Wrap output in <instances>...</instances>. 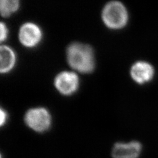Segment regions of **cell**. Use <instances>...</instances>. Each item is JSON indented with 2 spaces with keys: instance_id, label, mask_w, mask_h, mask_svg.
<instances>
[{
  "instance_id": "obj_1",
  "label": "cell",
  "mask_w": 158,
  "mask_h": 158,
  "mask_svg": "<svg viewBox=\"0 0 158 158\" xmlns=\"http://www.w3.org/2000/svg\"><path fill=\"white\" fill-rule=\"evenodd\" d=\"M68 63L73 69L82 73H90L95 66L92 48L86 44L73 43L67 48Z\"/></svg>"
},
{
  "instance_id": "obj_2",
  "label": "cell",
  "mask_w": 158,
  "mask_h": 158,
  "mask_svg": "<svg viewBox=\"0 0 158 158\" xmlns=\"http://www.w3.org/2000/svg\"><path fill=\"white\" fill-rule=\"evenodd\" d=\"M102 17L104 24L111 29L124 27L128 21V13L125 7L117 1L107 3L103 9Z\"/></svg>"
},
{
  "instance_id": "obj_3",
  "label": "cell",
  "mask_w": 158,
  "mask_h": 158,
  "mask_svg": "<svg viewBox=\"0 0 158 158\" xmlns=\"http://www.w3.org/2000/svg\"><path fill=\"white\" fill-rule=\"evenodd\" d=\"M24 121L28 127L38 132L46 131L52 124V117L45 108L36 107L27 111Z\"/></svg>"
},
{
  "instance_id": "obj_4",
  "label": "cell",
  "mask_w": 158,
  "mask_h": 158,
  "mask_svg": "<svg viewBox=\"0 0 158 158\" xmlns=\"http://www.w3.org/2000/svg\"><path fill=\"white\" fill-rule=\"evenodd\" d=\"M54 85L61 94L70 96L78 90L79 78L75 73L64 71L57 75Z\"/></svg>"
},
{
  "instance_id": "obj_5",
  "label": "cell",
  "mask_w": 158,
  "mask_h": 158,
  "mask_svg": "<svg viewBox=\"0 0 158 158\" xmlns=\"http://www.w3.org/2000/svg\"><path fill=\"white\" fill-rule=\"evenodd\" d=\"M19 38L23 45L32 48L37 46L41 41L42 32L40 28L36 24L27 23L20 28Z\"/></svg>"
},
{
  "instance_id": "obj_6",
  "label": "cell",
  "mask_w": 158,
  "mask_h": 158,
  "mask_svg": "<svg viewBox=\"0 0 158 158\" xmlns=\"http://www.w3.org/2000/svg\"><path fill=\"white\" fill-rule=\"evenodd\" d=\"M142 150V145L138 142L116 143L112 150L113 158H138Z\"/></svg>"
},
{
  "instance_id": "obj_7",
  "label": "cell",
  "mask_w": 158,
  "mask_h": 158,
  "mask_svg": "<svg viewBox=\"0 0 158 158\" xmlns=\"http://www.w3.org/2000/svg\"><path fill=\"white\" fill-rule=\"evenodd\" d=\"M154 70L150 63L138 61L132 65L131 75L136 82L143 85L150 81L154 77Z\"/></svg>"
},
{
  "instance_id": "obj_8",
  "label": "cell",
  "mask_w": 158,
  "mask_h": 158,
  "mask_svg": "<svg viewBox=\"0 0 158 158\" xmlns=\"http://www.w3.org/2000/svg\"><path fill=\"white\" fill-rule=\"evenodd\" d=\"M0 57H1V66L0 71L2 73L9 72L14 67L16 61L15 52L11 48L7 46H2L0 48Z\"/></svg>"
},
{
  "instance_id": "obj_9",
  "label": "cell",
  "mask_w": 158,
  "mask_h": 158,
  "mask_svg": "<svg viewBox=\"0 0 158 158\" xmlns=\"http://www.w3.org/2000/svg\"><path fill=\"white\" fill-rule=\"evenodd\" d=\"M19 7L18 0H2L0 2V11L2 15L7 17L16 12Z\"/></svg>"
},
{
  "instance_id": "obj_10",
  "label": "cell",
  "mask_w": 158,
  "mask_h": 158,
  "mask_svg": "<svg viewBox=\"0 0 158 158\" xmlns=\"http://www.w3.org/2000/svg\"><path fill=\"white\" fill-rule=\"evenodd\" d=\"M8 34V30L6 27V25L3 23H1V42H3L4 40H6Z\"/></svg>"
},
{
  "instance_id": "obj_11",
  "label": "cell",
  "mask_w": 158,
  "mask_h": 158,
  "mask_svg": "<svg viewBox=\"0 0 158 158\" xmlns=\"http://www.w3.org/2000/svg\"><path fill=\"white\" fill-rule=\"evenodd\" d=\"M1 117H0V125L1 126H3L5 123L6 122V119H7V114H6V112L5 111L2 109H1Z\"/></svg>"
}]
</instances>
